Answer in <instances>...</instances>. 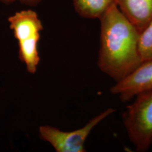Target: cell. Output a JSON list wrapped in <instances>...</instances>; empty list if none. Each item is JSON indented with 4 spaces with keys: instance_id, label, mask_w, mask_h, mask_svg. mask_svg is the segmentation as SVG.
Here are the masks:
<instances>
[{
    "instance_id": "obj_1",
    "label": "cell",
    "mask_w": 152,
    "mask_h": 152,
    "mask_svg": "<svg viewBox=\"0 0 152 152\" xmlns=\"http://www.w3.org/2000/svg\"><path fill=\"white\" fill-rule=\"evenodd\" d=\"M100 20L98 66L104 73L118 81L142 62L139 50L140 32L115 4Z\"/></svg>"
},
{
    "instance_id": "obj_2",
    "label": "cell",
    "mask_w": 152,
    "mask_h": 152,
    "mask_svg": "<svg viewBox=\"0 0 152 152\" xmlns=\"http://www.w3.org/2000/svg\"><path fill=\"white\" fill-rule=\"evenodd\" d=\"M123 123L136 151H147L152 145V91L136 96L122 116Z\"/></svg>"
},
{
    "instance_id": "obj_3",
    "label": "cell",
    "mask_w": 152,
    "mask_h": 152,
    "mask_svg": "<svg viewBox=\"0 0 152 152\" xmlns=\"http://www.w3.org/2000/svg\"><path fill=\"white\" fill-rule=\"evenodd\" d=\"M115 109L108 108L90 120L84 127L77 130L65 132L50 126L39 128V135L44 141L49 142L57 152H85V142L92 129Z\"/></svg>"
},
{
    "instance_id": "obj_4",
    "label": "cell",
    "mask_w": 152,
    "mask_h": 152,
    "mask_svg": "<svg viewBox=\"0 0 152 152\" xmlns=\"http://www.w3.org/2000/svg\"><path fill=\"white\" fill-rule=\"evenodd\" d=\"M110 92L127 102L135 96L152 91V59L143 61L130 73L110 88Z\"/></svg>"
},
{
    "instance_id": "obj_5",
    "label": "cell",
    "mask_w": 152,
    "mask_h": 152,
    "mask_svg": "<svg viewBox=\"0 0 152 152\" xmlns=\"http://www.w3.org/2000/svg\"><path fill=\"white\" fill-rule=\"evenodd\" d=\"M8 21L18 42L39 36L44 29L37 13L31 10L16 12L9 17Z\"/></svg>"
},
{
    "instance_id": "obj_6",
    "label": "cell",
    "mask_w": 152,
    "mask_h": 152,
    "mask_svg": "<svg viewBox=\"0 0 152 152\" xmlns=\"http://www.w3.org/2000/svg\"><path fill=\"white\" fill-rule=\"evenodd\" d=\"M115 3L140 33L152 18V0H115Z\"/></svg>"
},
{
    "instance_id": "obj_7",
    "label": "cell",
    "mask_w": 152,
    "mask_h": 152,
    "mask_svg": "<svg viewBox=\"0 0 152 152\" xmlns=\"http://www.w3.org/2000/svg\"><path fill=\"white\" fill-rule=\"evenodd\" d=\"M115 3V0H73L79 15L87 19H100Z\"/></svg>"
},
{
    "instance_id": "obj_8",
    "label": "cell",
    "mask_w": 152,
    "mask_h": 152,
    "mask_svg": "<svg viewBox=\"0 0 152 152\" xmlns=\"http://www.w3.org/2000/svg\"><path fill=\"white\" fill-rule=\"evenodd\" d=\"M40 35L32 38L19 41V58L25 63L28 72L34 74L37 71L40 58L38 45Z\"/></svg>"
},
{
    "instance_id": "obj_9",
    "label": "cell",
    "mask_w": 152,
    "mask_h": 152,
    "mask_svg": "<svg viewBox=\"0 0 152 152\" xmlns=\"http://www.w3.org/2000/svg\"><path fill=\"white\" fill-rule=\"evenodd\" d=\"M139 50L142 61L152 59V18L140 33Z\"/></svg>"
},
{
    "instance_id": "obj_10",
    "label": "cell",
    "mask_w": 152,
    "mask_h": 152,
    "mask_svg": "<svg viewBox=\"0 0 152 152\" xmlns=\"http://www.w3.org/2000/svg\"><path fill=\"white\" fill-rule=\"evenodd\" d=\"M42 0H0L1 2H3L5 4H10L15 2L19 1L22 4L27 5H35L38 4V3Z\"/></svg>"
}]
</instances>
